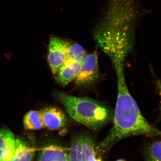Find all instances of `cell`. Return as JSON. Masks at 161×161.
<instances>
[{
	"instance_id": "6da1fadb",
	"label": "cell",
	"mask_w": 161,
	"mask_h": 161,
	"mask_svg": "<svg viewBox=\"0 0 161 161\" xmlns=\"http://www.w3.org/2000/svg\"><path fill=\"white\" fill-rule=\"evenodd\" d=\"M138 14L136 0H109L105 16L94 30L97 43L115 69L124 67L133 48Z\"/></svg>"
},
{
	"instance_id": "7a4b0ae2",
	"label": "cell",
	"mask_w": 161,
	"mask_h": 161,
	"mask_svg": "<svg viewBox=\"0 0 161 161\" xmlns=\"http://www.w3.org/2000/svg\"><path fill=\"white\" fill-rule=\"evenodd\" d=\"M118 79V96L113 126L97 149L104 153L119 141L135 136H161V131L149 123L142 116L136 101L130 93L125 81L124 68L116 70Z\"/></svg>"
},
{
	"instance_id": "3957f363",
	"label": "cell",
	"mask_w": 161,
	"mask_h": 161,
	"mask_svg": "<svg viewBox=\"0 0 161 161\" xmlns=\"http://www.w3.org/2000/svg\"><path fill=\"white\" fill-rule=\"evenodd\" d=\"M55 96L65 106L72 119L96 130L108 123L110 119L109 109L102 104L89 98L77 97L61 92Z\"/></svg>"
},
{
	"instance_id": "277c9868",
	"label": "cell",
	"mask_w": 161,
	"mask_h": 161,
	"mask_svg": "<svg viewBox=\"0 0 161 161\" xmlns=\"http://www.w3.org/2000/svg\"><path fill=\"white\" fill-rule=\"evenodd\" d=\"M98 76L97 53L94 51L86 55L82 60L81 69L75 81L78 85H88L95 81Z\"/></svg>"
},
{
	"instance_id": "5b68a950",
	"label": "cell",
	"mask_w": 161,
	"mask_h": 161,
	"mask_svg": "<svg viewBox=\"0 0 161 161\" xmlns=\"http://www.w3.org/2000/svg\"><path fill=\"white\" fill-rule=\"evenodd\" d=\"M68 59L64 40L55 37L50 38L48 60L52 73H57Z\"/></svg>"
},
{
	"instance_id": "8992f818",
	"label": "cell",
	"mask_w": 161,
	"mask_h": 161,
	"mask_svg": "<svg viewBox=\"0 0 161 161\" xmlns=\"http://www.w3.org/2000/svg\"><path fill=\"white\" fill-rule=\"evenodd\" d=\"M45 127L54 130L64 127L68 119L64 113L59 108H47L40 110Z\"/></svg>"
},
{
	"instance_id": "52a82bcc",
	"label": "cell",
	"mask_w": 161,
	"mask_h": 161,
	"mask_svg": "<svg viewBox=\"0 0 161 161\" xmlns=\"http://www.w3.org/2000/svg\"><path fill=\"white\" fill-rule=\"evenodd\" d=\"M16 138L8 128L0 130V161H12L14 154Z\"/></svg>"
},
{
	"instance_id": "ba28073f",
	"label": "cell",
	"mask_w": 161,
	"mask_h": 161,
	"mask_svg": "<svg viewBox=\"0 0 161 161\" xmlns=\"http://www.w3.org/2000/svg\"><path fill=\"white\" fill-rule=\"evenodd\" d=\"M82 61L68 59L57 72V81L65 86L75 79L81 69Z\"/></svg>"
},
{
	"instance_id": "9c48e42d",
	"label": "cell",
	"mask_w": 161,
	"mask_h": 161,
	"mask_svg": "<svg viewBox=\"0 0 161 161\" xmlns=\"http://www.w3.org/2000/svg\"><path fill=\"white\" fill-rule=\"evenodd\" d=\"M36 161H70L69 149L57 145H49L42 149Z\"/></svg>"
},
{
	"instance_id": "30bf717a",
	"label": "cell",
	"mask_w": 161,
	"mask_h": 161,
	"mask_svg": "<svg viewBox=\"0 0 161 161\" xmlns=\"http://www.w3.org/2000/svg\"><path fill=\"white\" fill-rule=\"evenodd\" d=\"M34 149L26 141L19 138H16L14 154L12 161H32Z\"/></svg>"
},
{
	"instance_id": "8fae6325",
	"label": "cell",
	"mask_w": 161,
	"mask_h": 161,
	"mask_svg": "<svg viewBox=\"0 0 161 161\" xmlns=\"http://www.w3.org/2000/svg\"><path fill=\"white\" fill-rule=\"evenodd\" d=\"M83 153L86 161H103L97 153L92 138L88 135L80 134Z\"/></svg>"
},
{
	"instance_id": "7c38bea8",
	"label": "cell",
	"mask_w": 161,
	"mask_h": 161,
	"mask_svg": "<svg viewBox=\"0 0 161 161\" xmlns=\"http://www.w3.org/2000/svg\"><path fill=\"white\" fill-rule=\"evenodd\" d=\"M23 125L26 130H39L45 127L40 110H31L24 117Z\"/></svg>"
},
{
	"instance_id": "4fadbf2b",
	"label": "cell",
	"mask_w": 161,
	"mask_h": 161,
	"mask_svg": "<svg viewBox=\"0 0 161 161\" xmlns=\"http://www.w3.org/2000/svg\"><path fill=\"white\" fill-rule=\"evenodd\" d=\"M69 155L70 161H86L82 150L80 134L72 139Z\"/></svg>"
},
{
	"instance_id": "5bb4252c",
	"label": "cell",
	"mask_w": 161,
	"mask_h": 161,
	"mask_svg": "<svg viewBox=\"0 0 161 161\" xmlns=\"http://www.w3.org/2000/svg\"><path fill=\"white\" fill-rule=\"evenodd\" d=\"M68 59L82 61L86 56L85 49L79 44L64 41Z\"/></svg>"
},
{
	"instance_id": "9a60e30c",
	"label": "cell",
	"mask_w": 161,
	"mask_h": 161,
	"mask_svg": "<svg viewBox=\"0 0 161 161\" xmlns=\"http://www.w3.org/2000/svg\"><path fill=\"white\" fill-rule=\"evenodd\" d=\"M145 155L146 161H161V140L155 141L149 145Z\"/></svg>"
},
{
	"instance_id": "2e32d148",
	"label": "cell",
	"mask_w": 161,
	"mask_h": 161,
	"mask_svg": "<svg viewBox=\"0 0 161 161\" xmlns=\"http://www.w3.org/2000/svg\"><path fill=\"white\" fill-rule=\"evenodd\" d=\"M156 84L157 88H158L159 94L160 96L161 104V80H157Z\"/></svg>"
},
{
	"instance_id": "e0dca14e",
	"label": "cell",
	"mask_w": 161,
	"mask_h": 161,
	"mask_svg": "<svg viewBox=\"0 0 161 161\" xmlns=\"http://www.w3.org/2000/svg\"><path fill=\"white\" fill-rule=\"evenodd\" d=\"M115 161H126V160L124 159H120Z\"/></svg>"
}]
</instances>
